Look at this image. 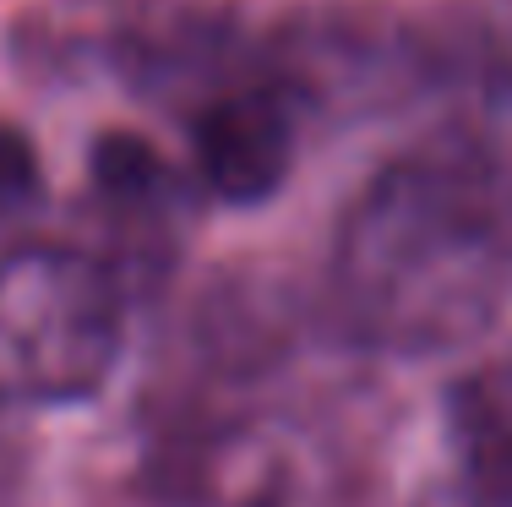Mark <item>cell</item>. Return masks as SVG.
<instances>
[{"label": "cell", "instance_id": "6da1fadb", "mask_svg": "<svg viewBox=\"0 0 512 507\" xmlns=\"http://www.w3.org/2000/svg\"><path fill=\"white\" fill-rule=\"evenodd\" d=\"M507 273V224L474 153H404L338 224V295L349 322L398 355L480 338L502 306Z\"/></svg>", "mask_w": 512, "mask_h": 507}, {"label": "cell", "instance_id": "7a4b0ae2", "mask_svg": "<svg viewBox=\"0 0 512 507\" xmlns=\"http://www.w3.org/2000/svg\"><path fill=\"white\" fill-rule=\"evenodd\" d=\"M120 355V284L88 251L33 240L0 257V409H60Z\"/></svg>", "mask_w": 512, "mask_h": 507}, {"label": "cell", "instance_id": "3957f363", "mask_svg": "<svg viewBox=\"0 0 512 507\" xmlns=\"http://www.w3.org/2000/svg\"><path fill=\"white\" fill-rule=\"evenodd\" d=\"M44 55H71L126 77L131 88H158V82H186L191 71L213 66L224 50V22L197 6H60L39 22Z\"/></svg>", "mask_w": 512, "mask_h": 507}, {"label": "cell", "instance_id": "277c9868", "mask_svg": "<svg viewBox=\"0 0 512 507\" xmlns=\"http://www.w3.org/2000/svg\"><path fill=\"white\" fill-rule=\"evenodd\" d=\"M191 153H197V175L213 197L251 208L284 186L295 137H289V115L267 93H224L197 115Z\"/></svg>", "mask_w": 512, "mask_h": 507}, {"label": "cell", "instance_id": "5b68a950", "mask_svg": "<svg viewBox=\"0 0 512 507\" xmlns=\"http://www.w3.org/2000/svg\"><path fill=\"white\" fill-rule=\"evenodd\" d=\"M409 50L393 44V28H360L355 17L327 22H295L284 44L289 77L322 104H382L398 82V60Z\"/></svg>", "mask_w": 512, "mask_h": 507}, {"label": "cell", "instance_id": "8992f818", "mask_svg": "<svg viewBox=\"0 0 512 507\" xmlns=\"http://www.w3.org/2000/svg\"><path fill=\"white\" fill-rule=\"evenodd\" d=\"M453 453L480 502H512V355L480 366L453 393Z\"/></svg>", "mask_w": 512, "mask_h": 507}, {"label": "cell", "instance_id": "52a82bcc", "mask_svg": "<svg viewBox=\"0 0 512 507\" xmlns=\"http://www.w3.org/2000/svg\"><path fill=\"white\" fill-rule=\"evenodd\" d=\"M93 186H99V197L109 202V208L142 213L169 191V164L158 159L153 142L126 137V131H109V137L93 142Z\"/></svg>", "mask_w": 512, "mask_h": 507}, {"label": "cell", "instance_id": "ba28073f", "mask_svg": "<svg viewBox=\"0 0 512 507\" xmlns=\"http://www.w3.org/2000/svg\"><path fill=\"white\" fill-rule=\"evenodd\" d=\"M39 191H44V180H39V153H33V142L22 137L17 126H0V219L33 208Z\"/></svg>", "mask_w": 512, "mask_h": 507}]
</instances>
